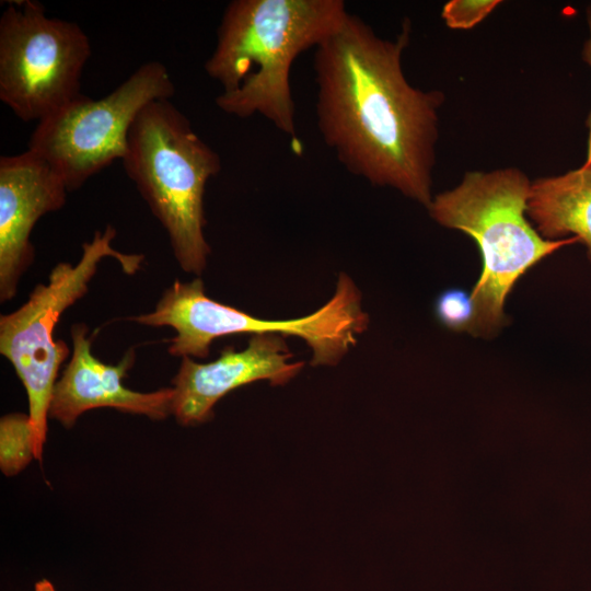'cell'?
<instances>
[{
  "mask_svg": "<svg viewBox=\"0 0 591 591\" xmlns=\"http://www.w3.org/2000/svg\"><path fill=\"white\" fill-rule=\"evenodd\" d=\"M409 35V21L392 40L348 12L314 49L316 119L347 171L428 208L444 94L406 80L402 55Z\"/></svg>",
  "mask_w": 591,
  "mask_h": 591,
  "instance_id": "1",
  "label": "cell"
},
{
  "mask_svg": "<svg viewBox=\"0 0 591 591\" xmlns=\"http://www.w3.org/2000/svg\"><path fill=\"white\" fill-rule=\"evenodd\" d=\"M341 0H233L205 63L221 92L217 106L239 118L260 115L298 146L290 69L343 22Z\"/></svg>",
  "mask_w": 591,
  "mask_h": 591,
  "instance_id": "2",
  "label": "cell"
},
{
  "mask_svg": "<svg viewBox=\"0 0 591 591\" xmlns=\"http://www.w3.org/2000/svg\"><path fill=\"white\" fill-rule=\"evenodd\" d=\"M531 182L520 170L466 172L453 189L432 198L430 216L478 245L483 270L472 291L475 315L468 332L489 336L506 323V299L529 268L576 236L546 240L526 219Z\"/></svg>",
  "mask_w": 591,
  "mask_h": 591,
  "instance_id": "3",
  "label": "cell"
},
{
  "mask_svg": "<svg viewBox=\"0 0 591 591\" xmlns=\"http://www.w3.org/2000/svg\"><path fill=\"white\" fill-rule=\"evenodd\" d=\"M152 213L167 232L181 268L199 276L210 247L204 234V195L221 161L170 99L137 115L121 160Z\"/></svg>",
  "mask_w": 591,
  "mask_h": 591,
  "instance_id": "4",
  "label": "cell"
},
{
  "mask_svg": "<svg viewBox=\"0 0 591 591\" xmlns=\"http://www.w3.org/2000/svg\"><path fill=\"white\" fill-rule=\"evenodd\" d=\"M139 324L170 326L176 335L167 351L174 357L206 358L215 339L234 334L298 336L312 350L311 364L335 366L357 344L369 317L361 294L349 276L341 273L332 299L310 315L282 321L257 318L210 299L200 278L175 280L153 311L132 317Z\"/></svg>",
  "mask_w": 591,
  "mask_h": 591,
  "instance_id": "5",
  "label": "cell"
},
{
  "mask_svg": "<svg viewBox=\"0 0 591 591\" xmlns=\"http://www.w3.org/2000/svg\"><path fill=\"white\" fill-rule=\"evenodd\" d=\"M116 230L107 224L82 244L76 265L59 263L46 283L37 285L27 301L0 317V352L14 368L28 398V418L33 432L35 459L42 460L47 436V419L58 370L70 350L63 340L54 339L60 315L81 299L105 257L117 260L124 273L134 275L144 256L125 254L112 246Z\"/></svg>",
  "mask_w": 591,
  "mask_h": 591,
  "instance_id": "6",
  "label": "cell"
},
{
  "mask_svg": "<svg viewBox=\"0 0 591 591\" xmlns=\"http://www.w3.org/2000/svg\"><path fill=\"white\" fill-rule=\"evenodd\" d=\"M174 92L166 67L146 62L104 97L81 94L38 121L27 150L50 165L68 192L76 190L114 161L123 160L140 111L152 101L171 99Z\"/></svg>",
  "mask_w": 591,
  "mask_h": 591,
  "instance_id": "7",
  "label": "cell"
},
{
  "mask_svg": "<svg viewBox=\"0 0 591 591\" xmlns=\"http://www.w3.org/2000/svg\"><path fill=\"white\" fill-rule=\"evenodd\" d=\"M91 51L76 22L46 16L37 1L8 4L0 18V100L23 121L45 119L82 94Z\"/></svg>",
  "mask_w": 591,
  "mask_h": 591,
  "instance_id": "8",
  "label": "cell"
},
{
  "mask_svg": "<svg viewBox=\"0 0 591 591\" xmlns=\"http://www.w3.org/2000/svg\"><path fill=\"white\" fill-rule=\"evenodd\" d=\"M291 358L279 334L252 335L245 349L236 351L228 346L207 363L184 357L172 380V415L184 426L201 424L212 418L220 398L240 386L259 380L283 385L304 367V362H292Z\"/></svg>",
  "mask_w": 591,
  "mask_h": 591,
  "instance_id": "9",
  "label": "cell"
},
{
  "mask_svg": "<svg viewBox=\"0 0 591 591\" xmlns=\"http://www.w3.org/2000/svg\"><path fill=\"white\" fill-rule=\"evenodd\" d=\"M68 189L42 158L25 151L0 158V301L11 300L34 259L31 233L44 215L59 210Z\"/></svg>",
  "mask_w": 591,
  "mask_h": 591,
  "instance_id": "10",
  "label": "cell"
},
{
  "mask_svg": "<svg viewBox=\"0 0 591 591\" xmlns=\"http://www.w3.org/2000/svg\"><path fill=\"white\" fill-rule=\"evenodd\" d=\"M72 356L56 381L48 417L70 428L86 410L112 407L125 413L139 414L150 419H164L172 414L173 387L142 393L123 384L136 358L129 349L115 366L96 359L91 351L92 337L85 324L71 328Z\"/></svg>",
  "mask_w": 591,
  "mask_h": 591,
  "instance_id": "11",
  "label": "cell"
},
{
  "mask_svg": "<svg viewBox=\"0 0 591 591\" xmlns=\"http://www.w3.org/2000/svg\"><path fill=\"white\" fill-rule=\"evenodd\" d=\"M526 215L546 240L576 236L591 260V166L532 182Z\"/></svg>",
  "mask_w": 591,
  "mask_h": 591,
  "instance_id": "12",
  "label": "cell"
},
{
  "mask_svg": "<svg viewBox=\"0 0 591 591\" xmlns=\"http://www.w3.org/2000/svg\"><path fill=\"white\" fill-rule=\"evenodd\" d=\"M35 457L28 415L14 413L0 420V466L5 475H15Z\"/></svg>",
  "mask_w": 591,
  "mask_h": 591,
  "instance_id": "13",
  "label": "cell"
},
{
  "mask_svg": "<svg viewBox=\"0 0 591 591\" xmlns=\"http://www.w3.org/2000/svg\"><path fill=\"white\" fill-rule=\"evenodd\" d=\"M436 314L447 327L453 331H468L475 315L472 296L461 289L442 292L436 302Z\"/></svg>",
  "mask_w": 591,
  "mask_h": 591,
  "instance_id": "14",
  "label": "cell"
},
{
  "mask_svg": "<svg viewBox=\"0 0 591 591\" xmlns=\"http://www.w3.org/2000/svg\"><path fill=\"white\" fill-rule=\"evenodd\" d=\"M499 0H451L443 5L442 19L454 30H468L482 22Z\"/></svg>",
  "mask_w": 591,
  "mask_h": 591,
  "instance_id": "15",
  "label": "cell"
},
{
  "mask_svg": "<svg viewBox=\"0 0 591 591\" xmlns=\"http://www.w3.org/2000/svg\"><path fill=\"white\" fill-rule=\"evenodd\" d=\"M587 22L589 27V37L586 40L582 49L583 60L591 67V3L587 7ZM588 144H587V157L583 164L591 166V113L588 118Z\"/></svg>",
  "mask_w": 591,
  "mask_h": 591,
  "instance_id": "16",
  "label": "cell"
},
{
  "mask_svg": "<svg viewBox=\"0 0 591 591\" xmlns=\"http://www.w3.org/2000/svg\"><path fill=\"white\" fill-rule=\"evenodd\" d=\"M35 591H55V589L48 580H40L36 583Z\"/></svg>",
  "mask_w": 591,
  "mask_h": 591,
  "instance_id": "17",
  "label": "cell"
}]
</instances>
